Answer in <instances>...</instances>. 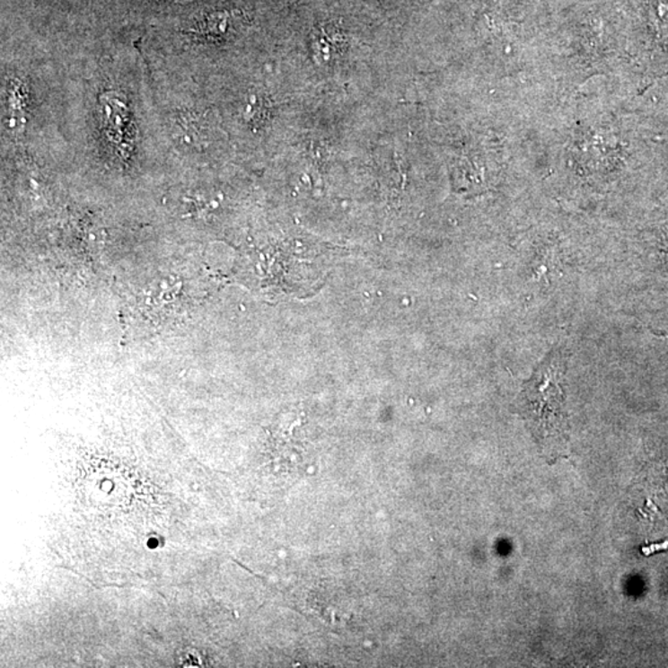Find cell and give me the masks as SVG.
<instances>
[{"label":"cell","instance_id":"1","mask_svg":"<svg viewBox=\"0 0 668 668\" xmlns=\"http://www.w3.org/2000/svg\"><path fill=\"white\" fill-rule=\"evenodd\" d=\"M566 356L552 350L523 386L520 410L546 457L555 461L567 452L568 415L566 411Z\"/></svg>","mask_w":668,"mask_h":668}]
</instances>
